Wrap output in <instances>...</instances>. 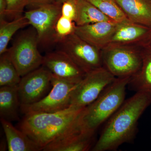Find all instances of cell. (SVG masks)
<instances>
[{
  "label": "cell",
  "instance_id": "6da1fadb",
  "mask_svg": "<svg viewBox=\"0 0 151 151\" xmlns=\"http://www.w3.org/2000/svg\"><path fill=\"white\" fill-rule=\"evenodd\" d=\"M151 103V94L145 92H136L125 100L106 122L92 150L114 151L132 142L137 134L139 119Z\"/></svg>",
  "mask_w": 151,
  "mask_h": 151
},
{
  "label": "cell",
  "instance_id": "7a4b0ae2",
  "mask_svg": "<svg viewBox=\"0 0 151 151\" xmlns=\"http://www.w3.org/2000/svg\"><path fill=\"white\" fill-rule=\"evenodd\" d=\"M84 108L70 106L54 113H27L19 127L43 150L77 121Z\"/></svg>",
  "mask_w": 151,
  "mask_h": 151
},
{
  "label": "cell",
  "instance_id": "3957f363",
  "mask_svg": "<svg viewBox=\"0 0 151 151\" xmlns=\"http://www.w3.org/2000/svg\"><path fill=\"white\" fill-rule=\"evenodd\" d=\"M131 78H116L93 103L84 108L81 120L86 129L96 132L121 107L125 100L126 89Z\"/></svg>",
  "mask_w": 151,
  "mask_h": 151
},
{
  "label": "cell",
  "instance_id": "277c9868",
  "mask_svg": "<svg viewBox=\"0 0 151 151\" xmlns=\"http://www.w3.org/2000/svg\"><path fill=\"white\" fill-rule=\"evenodd\" d=\"M38 45L36 31L32 27L18 36L8 48L6 52L21 77L42 65L43 56Z\"/></svg>",
  "mask_w": 151,
  "mask_h": 151
},
{
  "label": "cell",
  "instance_id": "5b68a950",
  "mask_svg": "<svg viewBox=\"0 0 151 151\" xmlns=\"http://www.w3.org/2000/svg\"><path fill=\"white\" fill-rule=\"evenodd\" d=\"M101 54L103 66L116 78L132 77L142 66L141 50L131 45L109 44Z\"/></svg>",
  "mask_w": 151,
  "mask_h": 151
},
{
  "label": "cell",
  "instance_id": "8992f818",
  "mask_svg": "<svg viewBox=\"0 0 151 151\" xmlns=\"http://www.w3.org/2000/svg\"><path fill=\"white\" fill-rule=\"evenodd\" d=\"M61 5L55 2L25 12L30 25L36 31L39 45L46 47L56 44L55 26L61 16Z\"/></svg>",
  "mask_w": 151,
  "mask_h": 151
},
{
  "label": "cell",
  "instance_id": "52a82bcc",
  "mask_svg": "<svg viewBox=\"0 0 151 151\" xmlns=\"http://www.w3.org/2000/svg\"><path fill=\"white\" fill-rule=\"evenodd\" d=\"M116 78L104 66L86 73L73 92L70 106L85 108L93 103Z\"/></svg>",
  "mask_w": 151,
  "mask_h": 151
},
{
  "label": "cell",
  "instance_id": "ba28073f",
  "mask_svg": "<svg viewBox=\"0 0 151 151\" xmlns=\"http://www.w3.org/2000/svg\"><path fill=\"white\" fill-rule=\"evenodd\" d=\"M52 83L51 89L43 99L32 105L21 106L20 109L23 114L54 113L70 107L73 92L78 84L64 81L53 76Z\"/></svg>",
  "mask_w": 151,
  "mask_h": 151
},
{
  "label": "cell",
  "instance_id": "9c48e42d",
  "mask_svg": "<svg viewBox=\"0 0 151 151\" xmlns=\"http://www.w3.org/2000/svg\"><path fill=\"white\" fill-rule=\"evenodd\" d=\"M57 44L78 67L87 73L103 66L101 50L85 41L75 32Z\"/></svg>",
  "mask_w": 151,
  "mask_h": 151
},
{
  "label": "cell",
  "instance_id": "30bf717a",
  "mask_svg": "<svg viewBox=\"0 0 151 151\" xmlns=\"http://www.w3.org/2000/svg\"><path fill=\"white\" fill-rule=\"evenodd\" d=\"M52 77L43 65L22 77L18 85L21 106L32 105L46 96L52 87Z\"/></svg>",
  "mask_w": 151,
  "mask_h": 151
},
{
  "label": "cell",
  "instance_id": "8fae6325",
  "mask_svg": "<svg viewBox=\"0 0 151 151\" xmlns=\"http://www.w3.org/2000/svg\"><path fill=\"white\" fill-rule=\"evenodd\" d=\"M82 113L68 129L48 144L42 151H87L92 149L95 132L87 129L83 126Z\"/></svg>",
  "mask_w": 151,
  "mask_h": 151
},
{
  "label": "cell",
  "instance_id": "7c38bea8",
  "mask_svg": "<svg viewBox=\"0 0 151 151\" xmlns=\"http://www.w3.org/2000/svg\"><path fill=\"white\" fill-rule=\"evenodd\" d=\"M53 76L64 81L78 84L86 73L62 50L50 52L43 56L42 65Z\"/></svg>",
  "mask_w": 151,
  "mask_h": 151
},
{
  "label": "cell",
  "instance_id": "4fadbf2b",
  "mask_svg": "<svg viewBox=\"0 0 151 151\" xmlns=\"http://www.w3.org/2000/svg\"><path fill=\"white\" fill-rule=\"evenodd\" d=\"M117 23L111 21L76 26L74 32L82 40L101 50L110 44Z\"/></svg>",
  "mask_w": 151,
  "mask_h": 151
},
{
  "label": "cell",
  "instance_id": "5bb4252c",
  "mask_svg": "<svg viewBox=\"0 0 151 151\" xmlns=\"http://www.w3.org/2000/svg\"><path fill=\"white\" fill-rule=\"evenodd\" d=\"M127 19L151 28V0H115Z\"/></svg>",
  "mask_w": 151,
  "mask_h": 151
},
{
  "label": "cell",
  "instance_id": "9a60e30c",
  "mask_svg": "<svg viewBox=\"0 0 151 151\" xmlns=\"http://www.w3.org/2000/svg\"><path fill=\"white\" fill-rule=\"evenodd\" d=\"M9 151H41L40 148L25 133L14 127L11 122L1 118Z\"/></svg>",
  "mask_w": 151,
  "mask_h": 151
},
{
  "label": "cell",
  "instance_id": "2e32d148",
  "mask_svg": "<svg viewBox=\"0 0 151 151\" xmlns=\"http://www.w3.org/2000/svg\"><path fill=\"white\" fill-rule=\"evenodd\" d=\"M150 28L130 21L118 23L109 44H137L147 33Z\"/></svg>",
  "mask_w": 151,
  "mask_h": 151
},
{
  "label": "cell",
  "instance_id": "e0dca14e",
  "mask_svg": "<svg viewBox=\"0 0 151 151\" xmlns=\"http://www.w3.org/2000/svg\"><path fill=\"white\" fill-rule=\"evenodd\" d=\"M142 66L131 77L128 86L136 92H143L151 94V47L141 46Z\"/></svg>",
  "mask_w": 151,
  "mask_h": 151
},
{
  "label": "cell",
  "instance_id": "ac0fdd59",
  "mask_svg": "<svg viewBox=\"0 0 151 151\" xmlns=\"http://www.w3.org/2000/svg\"><path fill=\"white\" fill-rule=\"evenodd\" d=\"M18 85L3 86L0 88V117L8 121L18 120L20 108Z\"/></svg>",
  "mask_w": 151,
  "mask_h": 151
},
{
  "label": "cell",
  "instance_id": "d6986e66",
  "mask_svg": "<svg viewBox=\"0 0 151 151\" xmlns=\"http://www.w3.org/2000/svg\"><path fill=\"white\" fill-rule=\"evenodd\" d=\"M76 16L75 23L77 26L98 22L113 21L96 7L86 0H76Z\"/></svg>",
  "mask_w": 151,
  "mask_h": 151
},
{
  "label": "cell",
  "instance_id": "ffe728a7",
  "mask_svg": "<svg viewBox=\"0 0 151 151\" xmlns=\"http://www.w3.org/2000/svg\"><path fill=\"white\" fill-rule=\"evenodd\" d=\"M30 25L24 15L12 21L0 20V55L7 50V46L13 36L17 31Z\"/></svg>",
  "mask_w": 151,
  "mask_h": 151
},
{
  "label": "cell",
  "instance_id": "44dd1931",
  "mask_svg": "<svg viewBox=\"0 0 151 151\" xmlns=\"http://www.w3.org/2000/svg\"><path fill=\"white\" fill-rule=\"evenodd\" d=\"M0 55V86L18 85L21 76L7 52Z\"/></svg>",
  "mask_w": 151,
  "mask_h": 151
},
{
  "label": "cell",
  "instance_id": "7402d4cb",
  "mask_svg": "<svg viewBox=\"0 0 151 151\" xmlns=\"http://www.w3.org/2000/svg\"><path fill=\"white\" fill-rule=\"evenodd\" d=\"M95 6L113 21L121 23L129 21L115 0H86Z\"/></svg>",
  "mask_w": 151,
  "mask_h": 151
},
{
  "label": "cell",
  "instance_id": "603a6c76",
  "mask_svg": "<svg viewBox=\"0 0 151 151\" xmlns=\"http://www.w3.org/2000/svg\"><path fill=\"white\" fill-rule=\"evenodd\" d=\"M76 27L75 22L61 16L55 26L56 44L60 41L74 33Z\"/></svg>",
  "mask_w": 151,
  "mask_h": 151
},
{
  "label": "cell",
  "instance_id": "cb8c5ba5",
  "mask_svg": "<svg viewBox=\"0 0 151 151\" xmlns=\"http://www.w3.org/2000/svg\"><path fill=\"white\" fill-rule=\"evenodd\" d=\"M6 1L7 9L6 16L13 18L14 19L23 15L25 7L28 6L27 0H6Z\"/></svg>",
  "mask_w": 151,
  "mask_h": 151
},
{
  "label": "cell",
  "instance_id": "d4e9b609",
  "mask_svg": "<svg viewBox=\"0 0 151 151\" xmlns=\"http://www.w3.org/2000/svg\"><path fill=\"white\" fill-rule=\"evenodd\" d=\"M61 16L75 22L76 16V0H67L61 5Z\"/></svg>",
  "mask_w": 151,
  "mask_h": 151
},
{
  "label": "cell",
  "instance_id": "484cf974",
  "mask_svg": "<svg viewBox=\"0 0 151 151\" xmlns=\"http://www.w3.org/2000/svg\"><path fill=\"white\" fill-rule=\"evenodd\" d=\"M28 6L35 8L55 2V0H27Z\"/></svg>",
  "mask_w": 151,
  "mask_h": 151
},
{
  "label": "cell",
  "instance_id": "4316f807",
  "mask_svg": "<svg viewBox=\"0 0 151 151\" xmlns=\"http://www.w3.org/2000/svg\"><path fill=\"white\" fill-rule=\"evenodd\" d=\"M137 45L139 46L151 47V28H150L144 38Z\"/></svg>",
  "mask_w": 151,
  "mask_h": 151
},
{
  "label": "cell",
  "instance_id": "83f0119b",
  "mask_svg": "<svg viewBox=\"0 0 151 151\" xmlns=\"http://www.w3.org/2000/svg\"><path fill=\"white\" fill-rule=\"evenodd\" d=\"M7 9L6 0H0V20L4 19L6 14Z\"/></svg>",
  "mask_w": 151,
  "mask_h": 151
},
{
  "label": "cell",
  "instance_id": "f1b7e54d",
  "mask_svg": "<svg viewBox=\"0 0 151 151\" xmlns=\"http://www.w3.org/2000/svg\"><path fill=\"white\" fill-rule=\"evenodd\" d=\"M66 1H67V0H55V2L60 3V4H62L64 2Z\"/></svg>",
  "mask_w": 151,
  "mask_h": 151
},
{
  "label": "cell",
  "instance_id": "f546056e",
  "mask_svg": "<svg viewBox=\"0 0 151 151\" xmlns=\"http://www.w3.org/2000/svg\"></svg>",
  "mask_w": 151,
  "mask_h": 151
}]
</instances>
